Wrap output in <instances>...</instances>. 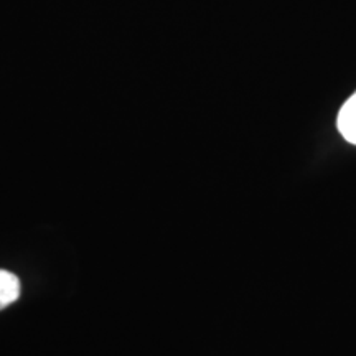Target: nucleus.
<instances>
[{"mask_svg":"<svg viewBox=\"0 0 356 356\" xmlns=\"http://www.w3.org/2000/svg\"><path fill=\"white\" fill-rule=\"evenodd\" d=\"M337 127L348 144L356 145V91L341 106L337 118Z\"/></svg>","mask_w":356,"mask_h":356,"instance_id":"nucleus-1","label":"nucleus"},{"mask_svg":"<svg viewBox=\"0 0 356 356\" xmlns=\"http://www.w3.org/2000/svg\"><path fill=\"white\" fill-rule=\"evenodd\" d=\"M20 297V280L13 273L0 269V310L12 305Z\"/></svg>","mask_w":356,"mask_h":356,"instance_id":"nucleus-2","label":"nucleus"}]
</instances>
